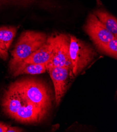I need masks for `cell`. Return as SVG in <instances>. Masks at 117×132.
Masks as SVG:
<instances>
[{"instance_id":"obj_14","label":"cell","mask_w":117,"mask_h":132,"mask_svg":"<svg viewBox=\"0 0 117 132\" xmlns=\"http://www.w3.org/2000/svg\"><path fill=\"white\" fill-rule=\"evenodd\" d=\"M23 131V129L17 127H12L11 126H8L6 132H21Z\"/></svg>"},{"instance_id":"obj_4","label":"cell","mask_w":117,"mask_h":132,"mask_svg":"<svg viewBox=\"0 0 117 132\" xmlns=\"http://www.w3.org/2000/svg\"><path fill=\"white\" fill-rule=\"evenodd\" d=\"M69 37L71 71L74 76H76L93 61L96 53L88 43L71 35Z\"/></svg>"},{"instance_id":"obj_13","label":"cell","mask_w":117,"mask_h":132,"mask_svg":"<svg viewBox=\"0 0 117 132\" xmlns=\"http://www.w3.org/2000/svg\"><path fill=\"white\" fill-rule=\"evenodd\" d=\"M38 0H0V6L5 5H16L27 6L34 3Z\"/></svg>"},{"instance_id":"obj_10","label":"cell","mask_w":117,"mask_h":132,"mask_svg":"<svg viewBox=\"0 0 117 132\" xmlns=\"http://www.w3.org/2000/svg\"><path fill=\"white\" fill-rule=\"evenodd\" d=\"M46 71V65L28 63L23 61L17 64L11 72L14 76L22 74H40Z\"/></svg>"},{"instance_id":"obj_11","label":"cell","mask_w":117,"mask_h":132,"mask_svg":"<svg viewBox=\"0 0 117 132\" xmlns=\"http://www.w3.org/2000/svg\"><path fill=\"white\" fill-rule=\"evenodd\" d=\"M94 14L110 32L117 37V20L115 17L102 10H96Z\"/></svg>"},{"instance_id":"obj_5","label":"cell","mask_w":117,"mask_h":132,"mask_svg":"<svg viewBox=\"0 0 117 132\" xmlns=\"http://www.w3.org/2000/svg\"><path fill=\"white\" fill-rule=\"evenodd\" d=\"M69 45V35L61 33L54 34V48L50 60L47 65L71 69Z\"/></svg>"},{"instance_id":"obj_1","label":"cell","mask_w":117,"mask_h":132,"mask_svg":"<svg viewBox=\"0 0 117 132\" xmlns=\"http://www.w3.org/2000/svg\"><path fill=\"white\" fill-rule=\"evenodd\" d=\"M2 107L6 115L25 124L40 122L48 113L47 111L28 101L11 86L4 91L2 98Z\"/></svg>"},{"instance_id":"obj_6","label":"cell","mask_w":117,"mask_h":132,"mask_svg":"<svg viewBox=\"0 0 117 132\" xmlns=\"http://www.w3.org/2000/svg\"><path fill=\"white\" fill-rule=\"evenodd\" d=\"M84 30L98 48L115 37L99 21L94 13L88 15Z\"/></svg>"},{"instance_id":"obj_7","label":"cell","mask_w":117,"mask_h":132,"mask_svg":"<svg viewBox=\"0 0 117 132\" xmlns=\"http://www.w3.org/2000/svg\"><path fill=\"white\" fill-rule=\"evenodd\" d=\"M46 71L53 81L55 92V102L58 105L66 93L70 77L72 76L71 69L47 65Z\"/></svg>"},{"instance_id":"obj_9","label":"cell","mask_w":117,"mask_h":132,"mask_svg":"<svg viewBox=\"0 0 117 132\" xmlns=\"http://www.w3.org/2000/svg\"><path fill=\"white\" fill-rule=\"evenodd\" d=\"M17 30L15 26L0 27V58L6 61L8 57V50L13 41Z\"/></svg>"},{"instance_id":"obj_8","label":"cell","mask_w":117,"mask_h":132,"mask_svg":"<svg viewBox=\"0 0 117 132\" xmlns=\"http://www.w3.org/2000/svg\"><path fill=\"white\" fill-rule=\"evenodd\" d=\"M54 44V35L47 37L46 42L23 62L28 63L47 65L50 61Z\"/></svg>"},{"instance_id":"obj_15","label":"cell","mask_w":117,"mask_h":132,"mask_svg":"<svg viewBox=\"0 0 117 132\" xmlns=\"http://www.w3.org/2000/svg\"><path fill=\"white\" fill-rule=\"evenodd\" d=\"M8 125L0 122V132H6Z\"/></svg>"},{"instance_id":"obj_12","label":"cell","mask_w":117,"mask_h":132,"mask_svg":"<svg viewBox=\"0 0 117 132\" xmlns=\"http://www.w3.org/2000/svg\"><path fill=\"white\" fill-rule=\"evenodd\" d=\"M98 49L104 53L115 59L117 57V37H114L111 41L101 46Z\"/></svg>"},{"instance_id":"obj_2","label":"cell","mask_w":117,"mask_h":132,"mask_svg":"<svg viewBox=\"0 0 117 132\" xmlns=\"http://www.w3.org/2000/svg\"><path fill=\"white\" fill-rule=\"evenodd\" d=\"M28 101L46 111L51 106L52 97L47 85L35 78H25L10 84Z\"/></svg>"},{"instance_id":"obj_3","label":"cell","mask_w":117,"mask_h":132,"mask_svg":"<svg viewBox=\"0 0 117 132\" xmlns=\"http://www.w3.org/2000/svg\"><path fill=\"white\" fill-rule=\"evenodd\" d=\"M47 37L45 33L40 32H23L12 52V59L9 64L10 71L13 70L17 64L40 48L46 42Z\"/></svg>"}]
</instances>
